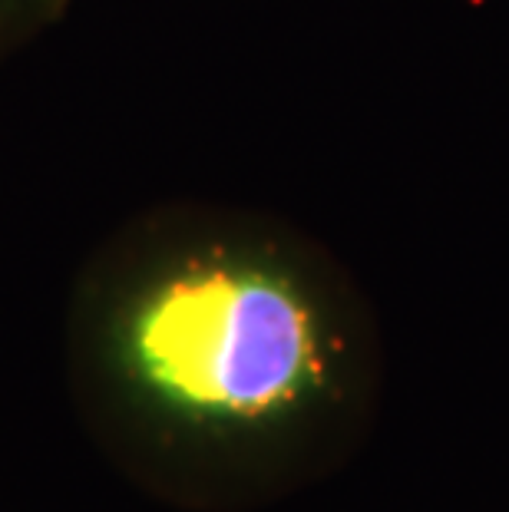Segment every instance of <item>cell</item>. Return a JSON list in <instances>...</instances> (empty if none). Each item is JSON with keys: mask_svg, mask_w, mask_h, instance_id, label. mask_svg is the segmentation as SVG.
<instances>
[{"mask_svg": "<svg viewBox=\"0 0 509 512\" xmlns=\"http://www.w3.org/2000/svg\"><path fill=\"white\" fill-rule=\"evenodd\" d=\"M73 0H0V60L27 50L67 17Z\"/></svg>", "mask_w": 509, "mask_h": 512, "instance_id": "2", "label": "cell"}, {"mask_svg": "<svg viewBox=\"0 0 509 512\" xmlns=\"http://www.w3.org/2000/svg\"><path fill=\"white\" fill-rule=\"evenodd\" d=\"M67 357L106 460L166 486L192 466L275 456L341 417L357 331L338 271L291 225L162 205L83 265Z\"/></svg>", "mask_w": 509, "mask_h": 512, "instance_id": "1", "label": "cell"}]
</instances>
